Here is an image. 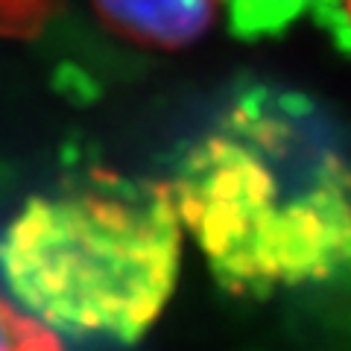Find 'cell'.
<instances>
[{"label":"cell","instance_id":"1","mask_svg":"<svg viewBox=\"0 0 351 351\" xmlns=\"http://www.w3.org/2000/svg\"><path fill=\"white\" fill-rule=\"evenodd\" d=\"M167 191L182 232L237 295L328 284L348 267L346 141L304 91L234 97L179 156Z\"/></svg>","mask_w":351,"mask_h":351},{"label":"cell","instance_id":"2","mask_svg":"<svg viewBox=\"0 0 351 351\" xmlns=\"http://www.w3.org/2000/svg\"><path fill=\"white\" fill-rule=\"evenodd\" d=\"M182 246L167 182L91 173L24 202L0 272L6 299L53 337L135 343L170 302Z\"/></svg>","mask_w":351,"mask_h":351},{"label":"cell","instance_id":"3","mask_svg":"<svg viewBox=\"0 0 351 351\" xmlns=\"http://www.w3.org/2000/svg\"><path fill=\"white\" fill-rule=\"evenodd\" d=\"M106 24L147 47L176 50L199 41L223 0H91Z\"/></svg>","mask_w":351,"mask_h":351},{"label":"cell","instance_id":"4","mask_svg":"<svg viewBox=\"0 0 351 351\" xmlns=\"http://www.w3.org/2000/svg\"><path fill=\"white\" fill-rule=\"evenodd\" d=\"M223 9L237 24V29L249 32V36L276 32L304 12L322 18L328 15V24H331V12H337L339 21H346V0H223Z\"/></svg>","mask_w":351,"mask_h":351},{"label":"cell","instance_id":"5","mask_svg":"<svg viewBox=\"0 0 351 351\" xmlns=\"http://www.w3.org/2000/svg\"><path fill=\"white\" fill-rule=\"evenodd\" d=\"M0 351H62V343L0 295Z\"/></svg>","mask_w":351,"mask_h":351}]
</instances>
